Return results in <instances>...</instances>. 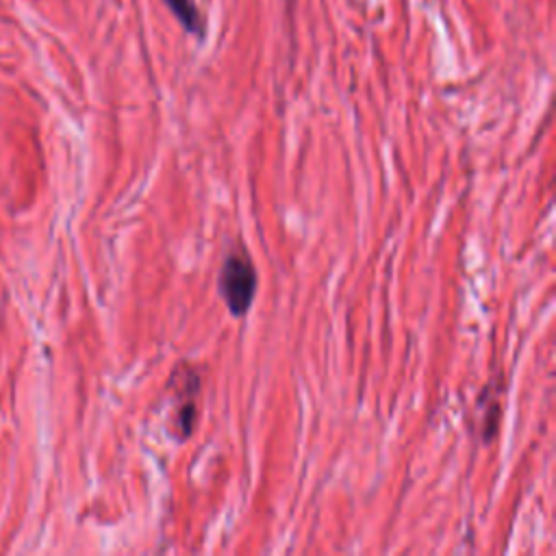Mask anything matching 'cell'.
Instances as JSON below:
<instances>
[{
    "label": "cell",
    "instance_id": "obj_1",
    "mask_svg": "<svg viewBox=\"0 0 556 556\" xmlns=\"http://www.w3.org/2000/svg\"><path fill=\"white\" fill-rule=\"evenodd\" d=\"M200 391L202 369L193 363L180 361L167 376V432L176 443H185L193 437L200 421Z\"/></svg>",
    "mask_w": 556,
    "mask_h": 556
},
{
    "label": "cell",
    "instance_id": "obj_2",
    "mask_svg": "<svg viewBox=\"0 0 556 556\" xmlns=\"http://www.w3.org/2000/svg\"><path fill=\"white\" fill-rule=\"evenodd\" d=\"M258 289L254 261L243 243H232L217 271V293L232 317H245Z\"/></svg>",
    "mask_w": 556,
    "mask_h": 556
},
{
    "label": "cell",
    "instance_id": "obj_3",
    "mask_svg": "<svg viewBox=\"0 0 556 556\" xmlns=\"http://www.w3.org/2000/svg\"><path fill=\"white\" fill-rule=\"evenodd\" d=\"M484 393H486V397H482L480 395V441L482 443H491L493 439H495V434H497V430H500V417H502V395H500V391H502V384H497V387H493V384H486L484 389H482Z\"/></svg>",
    "mask_w": 556,
    "mask_h": 556
},
{
    "label": "cell",
    "instance_id": "obj_4",
    "mask_svg": "<svg viewBox=\"0 0 556 556\" xmlns=\"http://www.w3.org/2000/svg\"><path fill=\"white\" fill-rule=\"evenodd\" d=\"M163 4L172 11V15L178 20V24L193 37L204 39L206 35V20L195 4V0H163Z\"/></svg>",
    "mask_w": 556,
    "mask_h": 556
}]
</instances>
